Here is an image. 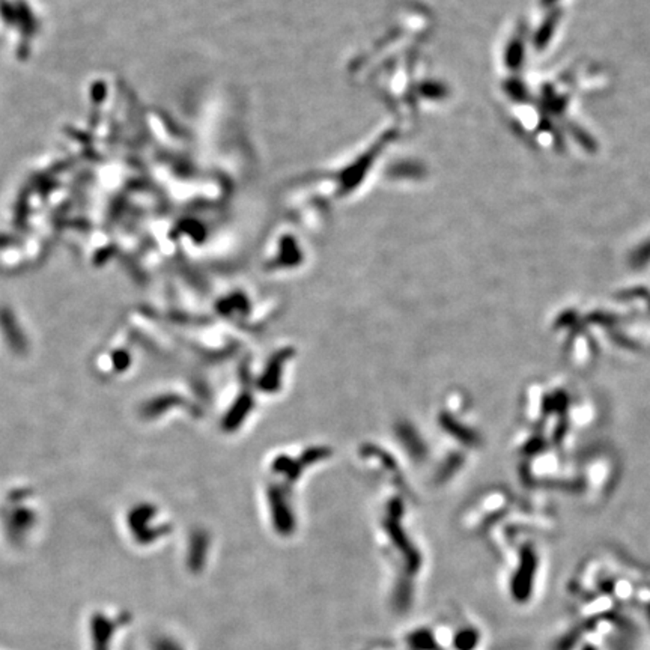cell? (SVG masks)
Segmentation results:
<instances>
[{"mask_svg": "<svg viewBox=\"0 0 650 650\" xmlns=\"http://www.w3.org/2000/svg\"><path fill=\"white\" fill-rule=\"evenodd\" d=\"M124 625V616L113 619L106 613H94L89 622L90 650H113L114 635Z\"/></svg>", "mask_w": 650, "mask_h": 650, "instance_id": "1", "label": "cell"}]
</instances>
